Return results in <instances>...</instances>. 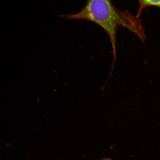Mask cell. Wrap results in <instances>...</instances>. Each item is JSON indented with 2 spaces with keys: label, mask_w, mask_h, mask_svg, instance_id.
Wrapping results in <instances>:
<instances>
[{
  "label": "cell",
  "mask_w": 160,
  "mask_h": 160,
  "mask_svg": "<svg viewBox=\"0 0 160 160\" xmlns=\"http://www.w3.org/2000/svg\"><path fill=\"white\" fill-rule=\"evenodd\" d=\"M66 20H83L94 22L106 32L112 46L114 58L116 55V34L118 28L122 26L133 33L138 30L139 19L128 11H121L109 0H90L79 12L71 14L61 15Z\"/></svg>",
  "instance_id": "obj_1"
},
{
  "label": "cell",
  "mask_w": 160,
  "mask_h": 160,
  "mask_svg": "<svg viewBox=\"0 0 160 160\" xmlns=\"http://www.w3.org/2000/svg\"><path fill=\"white\" fill-rule=\"evenodd\" d=\"M139 7L136 17L139 18L143 10L150 6H155L160 8V0H140L138 1Z\"/></svg>",
  "instance_id": "obj_2"
},
{
  "label": "cell",
  "mask_w": 160,
  "mask_h": 160,
  "mask_svg": "<svg viewBox=\"0 0 160 160\" xmlns=\"http://www.w3.org/2000/svg\"><path fill=\"white\" fill-rule=\"evenodd\" d=\"M100 160H112V159L110 158H105Z\"/></svg>",
  "instance_id": "obj_3"
}]
</instances>
